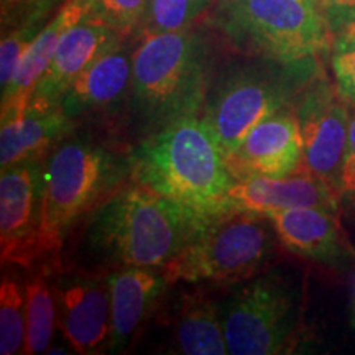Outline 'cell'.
I'll return each instance as SVG.
<instances>
[{"instance_id": "30", "label": "cell", "mask_w": 355, "mask_h": 355, "mask_svg": "<svg viewBox=\"0 0 355 355\" xmlns=\"http://www.w3.org/2000/svg\"><path fill=\"white\" fill-rule=\"evenodd\" d=\"M336 40H340V42H347V43L355 44V20L349 25V28L345 30V32L340 35V37H337ZM336 40H334V42H336Z\"/></svg>"}, {"instance_id": "19", "label": "cell", "mask_w": 355, "mask_h": 355, "mask_svg": "<svg viewBox=\"0 0 355 355\" xmlns=\"http://www.w3.org/2000/svg\"><path fill=\"white\" fill-rule=\"evenodd\" d=\"M86 19V10L79 0H68L55 19L48 24L38 37L33 40L30 48L21 58L19 68L13 74L12 81L2 89V122L12 119L13 115L24 112L32 101L37 84L51 63L53 56L60 46L61 38L71 26Z\"/></svg>"}, {"instance_id": "5", "label": "cell", "mask_w": 355, "mask_h": 355, "mask_svg": "<svg viewBox=\"0 0 355 355\" xmlns=\"http://www.w3.org/2000/svg\"><path fill=\"white\" fill-rule=\"evenodd\" d=\"M319 74L318 58L282 63L247 55L216 73L201 117L214 132L225 158L232 157L255 125L291 109Z\"/></svg>"}, {"instance_id": "20", "label": "cell", "mask_w": 355, "mask_h": 355, "mask_svg": "<svg viewBox=\"0 0 355 355\" xmlns=\"http://www.w3.org/2000/svg\"><path fill=\"white\" fill-rule=\"evenodd\" d=\"M175 314L176 350L186 355H225L229 354L222 327L220 309L204 293L184 295Z\"/></svg>"}, {"instance_id": "29", "label": "cell", "mask_w": 355, "mask_h": 355, "mask_svg": "<svg viewBox=\"0 0 355 355\" xmlns=\"http://www.w3.org/2000/svg\"><path fill=\"white\" fill-rule=\"evenodd\" d=\"M340 198L355 202V107L354 112H350L347 150H345L343 178H340Z\"/></svg>"}, {"instance_id": "11", "label": "cell", "mask_w": 355, "mask_h": 355, "mask_svg": "<svg viewBox=\"0 0 355 355\" xmlns=\"http://www.w3.org/2000/svg\"><path fill=\"white\" fill-rule=\"evenodd\" d=\"M46 159L2 170L0 178V257L2 266H38Z\"/></svg>"}, {"instance_id": "17", "label": "cell", "mask_w": 355, "mask_h": 355, "mask_svg": "<svg viewBox=\"0 0 355 355\" xmlns=\"http://www.w3.org/2000/svg\"><path fill=\"white\" fill-rule=\"evenodd\" d=\"M79 123L63 112L61 104L32 99L24 112L2 122L0 130V165L2 170L32 162L48 159L53 150Z\"/></svg>"}, {"instance_id": "7", "label": "cell", "mask_w": 355, "mask_h": 355, "mask_svg": "<svg viewBox=\"0 0 355 355\" xmlns=\"http://www.w3.org/2000/svg\"><path fill=\"white\" fill-rule=\"evenodd\" d=\"M212 21L242 55L282 63L318 58L334 42L316 0H235Z\"/></svg>"}, {"instance_id": "10", "label": "cell", "mask_w": 355, "mask_h": 355, "mask_svg": "<svg viewBox=\"0 0 355 355\" xmlns=\"http://www.w3.org/2000/svg\"><path fill=\"white\" fill-rule=\"evenodd\" d=\"M56 308V326L74 352L101 354L110 337V291L107 275L61 270L48 265Z\"/></svg>"}, {"instance_id": "21", "label": "cell", "mask_w": 355, "mask_h": 355, "mask_svg": "<svg viewBox=\"0 0 355 355\" xmlns=\"http://www.w3.org/2000/svg\"><path fill=\"white\" fill-rule=\"evenodd\" d=\"M25 344L21 354L46 352L56 326V308L48 265L38 266L25 283Z\"/></svg>"}, {"instance_id": "15", "label": "cell", "mask_w": 355, "mask_h": 355, "mask_svg": "<svg viewBox=\"0 0 355 355\" xmlns=\"http://www.w3.org/2000/svg\"><path fill=\"white\" fill-rule=\"evenodd\" d=\"M110 337L107 352L122 354L165 295L171 282L165 266H128L107 275Z\"/></svg>"}, {"instance_id": "1", "label": "cell", "mask_w": 355, "mask_h": 355, "mask_svg": "<svg viewBox=\"0 0 355 355\" xmlns=\"http://www.w3.org/2000/svg\"><path fill=\"white\" fill-rule=\"evenodd\" d=\"M214 216L144 188L123 184L89 216L87 255L102 266H166Z\"/></svg>"}, {"instance_id": "28", "label": "cell", "mask_w": 355, "mask_h": 355, "mask_svg": "<svg viewBox=\"0 0 355 355\" xmlns=\"http://www.w3.org/2000/svg\"><path fill=\"white\" fill-rule=\"evenodd\" d=\"M316 3L334 40L355 20V0H316Z\"/></svg>"}, {"instance_id": "9", "label": "cell", "mask_w": 355, "mask_h": 355, "mask_svg": "<svg viewBox=\"0 0 355 355\" xmlns=\"http://www.w3.org/2000/svg\"><path fill=\"white\" fill-rule=\"evenodd\" d=\"M304 146V165L340 196V178L349 140V102L319 74L293 105Z\"/></svg>"}, {"instance_id": "12", "label": "cell", "mask_w": 355, "mask_h": 355, "mask_svg": "<svg viewBox=\"0 0 355 355\" xmlns=\"http://www.w3.org/2000/svg\"><path fill=\"white\" fill-rule=\"evenodd\" d=\"M235 180L285 178L304 165V146L295 110L285 109L255 125L227 159Z\"/></svg>"}, {"instance_id": "26", "label": "cell", "mask_w": 355, "mask_h": 355, "mask_svg": "<svg viewBox=\"0 0 355 355\" xmlns=\"http://www.w3.org/2000/svg\"><path fill=\"white\" fill-rule=\"evenodd\" d=\"M43 28L44 26H21V28L10 30L2 35V43H0V84H2V89H6L12 81L21 58Z\"/></svg>"}, {"instance_id": "8", "label": "cell", "mask_w": 355, "mask_h": 355, "mask_svg": "<svg viewBox=\"0 0 355 355\" xmlns=\"http://www.w3.org/2000/svg\"><path fill=\"white\" fill-rule=\"evenodd\" d=\"M220 318L229 354L288 352L300 322L298 295L282 273H260L235 285L220 306Z\"/></svg>"}, {"instance_id": "18", "label": "cell", "mask_w": 355, "mask_h": 355, "mask_svg": "<svg viewBox=\"0 0 355 355\" xmlns=\"http://www.w3.org/2000/svg\"><path fill=\"white\" fill-rule=\"evenodd\" d=\"M123 40L125 35L96 20L83 19L71 26L61 38L60 46L38 81L32 99L60 104L71 83L97 58L114 50Z\"/></svg>"}, {"instance_id": "6", "label": "cell", "mask_w": 355, "mask_h": 355, "mask_svg": "<svg viewBox=\"0 0 355 355\" xmlns=\"http://www.w3.org/2000/svg\"><path fill=\"white\" fill-rule=\"evenodd\" d=\"M278 235L263 212L232 207L211 217L184 250L165 266L168 279L194 285H239L263 273Z\"/></svg>"}, {"instance_id": "31", "label": "cell", "mask_w": 355, "mask_h": 355, "mask_svg": "<svg viewBox=\"0 0 355 355\" xmlns=\"http://www.w3.org/2000/svg\"><path fill=\"white\" fill-rule=\"evenodd\" d=\"M232 2H235V0H217L214 8H217V7H225V6H229V3H232Z\"/></svg>"}, {"instance_id": "2", "label": "cell", "mask_w": 355, "mask_h": 355, "mask_svg": "<svg viewBox=\"0 0 355 355\" xmlns=\"http://www.w3.org/2000/svg\"><path fill=\"white\" fill-rule=\"evenodd\" d=\"M214 78L209 40L198 30L141 33L133 50L125 102L141 139L181 119L201 115Z\"/></svg>"}, {"instance_id": "3", "label": "cell", "mask_w": 355, "mask_h": 355, "mask_svg": "<svg viewBox=\"0 0 355 355\" xmlns=\"http://www.w3.org/2000/svg\"><path fill=\"white\" fill-rule=\"evenodd\" d=\"M130 181L204 216L237 207L229 198L235 178L201 115L181 119L133 146Z\"/></svg>"}, {"instance_id": "16", "label": "cell", "mask_w": 355, "mask_h": 355, "mask_svg": "<svg viewBox=\"0 0 355 355\" xmlns=\"http://www.w3.org/2000/svg\"><path fill=\"white\" fill-rule=\"evenodd\" d=\"M229 198L237 207L257 212H272L293 207L339 209V193L303 165L285 178L245 176L235 180Z\"/></svg>"}, {"instance_id": "27", "label": "cell", "mask_w": 355, "mask_h": 355, "mask_svg": "<svg viewBox=\"0 0 355 355\" xmlns=\"http://www.w3.org/2000/svg\"><path fill=\"white\" fill-rule=\"evenodd\" d=\"M332 71H334L337 87L340 94L355 107V44L334 42V55H332Z\"/></svg>"}, {"instance_id": "14", "label": "cell", "mask_w": 355, "mask_h": 355, "mask_svg": "<svg viewBox=\"0 0 355 355\" xmlns=\"http://www.w3.org/2000/svg\"><path fill=\"white\" fill-rule=\"evenodd\" d=\"M133 50L122 42L89 64L61 97L63 112L81 123L86 119L112 114L125 104L132 81Z\"/></svg>"}, {"instance_id": "13", "label": "cell", "mask_w": 355, "mask_h": 355, "mask_svg": "<svg viewBox=\"0 0 355 355\" xmlns=\"http://www.w3.org/2000/svg\"><path fill=\"white\" fill-rule=\"evenodd\" d=\"M278 242L293 254L334 270L355 263V252L340 227L336 211L324 207H293L266 212Z\"/></svg>"}, {"instance_id": "25", "label": "cell", "mask_w": 355, "mask_h": 355, "mask_svg": "<svg viewBox=\"0 0 355 355\" xmlns=\"http://www.w3.org/2000/svg\"><path fill=\"white\" fill-rule=\"evenodd\" d=\"M64 0H0L2 33L21 26H46L48 17Z\"/></svg>"}, {"instance_id": "24", "label": "cell", "mask_w": 355, "mask_h": 355, "mask_svg": "<svg viewBox=\"0 0 355 355\" xmlns=\"http://www.w3.org/2000/svg\"><path fill=\"white\" fill-rule=\"evenodd\" d=\"M86 10V19L128 35L141 26L148 0H79Z\"/></svg>"}, {"instance_id": "22", "label": "cell", "mask_w": 355, "mask_h": 355, "mask_svg": "<svg viewBox=\"0 0 355 355\" xmlns=\"http://www.w3.org/2000/svg\"><path fill=\"white\" fill-rule=\"evenodd\" d=\"M25 285L3 273L0 285V354L21 352L25 344Z\"/></svg>"}, {"instance_id": "23", "label": "cell", "mask_w": 355, "mask_h": 355, "mask_svg": "<svg viewBox=\"0 0 355 355\" xmlns=\"http://www.w3.org/2000/svg\"><path fill=\"white\" fill-rule=\"evenodd\" d=\"M217 0H148L141 33L181 32L193 26Z\"/></svg>"}, {"instance_id": "4", "label": "cell", "mask_w": 355, "mask_h": 355, "mask_svg": "<svg viewBox=\"0 0 355 355\" xmlns=\"http://www.w3.org/2000/svg\"><path fill=\"white\" fill-rule=\"evenodd\" d=\"M130 180V152H119L91 133H69L44 168L38 266L58 261L71 230ZM37 266V268H38Z\"/></svg>"}]
</instances>
